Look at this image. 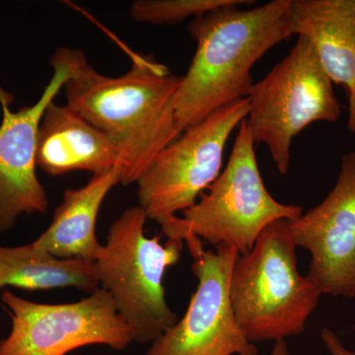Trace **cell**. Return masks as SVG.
<instances>
[{"mask_svg":"<svg viewBox=\"0 0 355 355\" xmlns=\"http://www.w3.org/2000/svg\"><path fill=\"white\" fill-rule=\"evenodd\" d=\"M70 64L71 76L64 85L67 106L116 147L121 184H137L154 158L182 135L175 110L182 76L139 55L118 77L100 73L74 49Z\"/></svg>","mask_w":355,"mask_h":355,"instance_id":"6da1fadb","label":"cell"},{"mask_svg":"<svg viewBox=\"0 0 355 355\" xmlns=\"http://www.w3.org/2000/svg\"><path fill=\"white\" fill-rule=\"evenodd\" d=\"M291 7V0H273L252 9L224 7L191 21L197 49L175 98L182 132L248 97L256 62L295 35Z\"/></svg>","mask_w":355,"mask_h":355,"instance_id":"7a4b0ae2","label":"cell"},{"mask_svg":"<svg viewBox=\"0 0 355 355\" xmlns=\"http://www.w3.org/2000/svg\"><path fill=\"white\" fill-rule=\"evenodd\" d=\"M237 130L227 164L214 184L182 216L161 227L167 239L186 243L193 258L205 250L202 241L247 254L272 222L294 221L303 214L302 207L284 205L268 193L246 120Z\"/></svg>","mask_w":355,"mask_h":355,"instance_id":"3957f363","label":"cell"},{"mask_svg":"<svg viewBox=\"0 0 355 355\" xmlns=\"http://www.w3.org/2000/svg\"><path fill=\"white\" fill-rule=\"evenodd\" d=\"M289 221L272 222L231 275V303L240 328L251 343L286 340L302 333L323 295L297 268Z\"/></svg>","mask_w":355,"mask_h":355,"instance_id":"277c9868","label":"cell"},{"mask_svg":"<svg viewBox=\"0 0 355 355\" xmlns=\"http://www.w3.org/2000/svg\"><path fill=\"white\" fill-rule=\"evenodd\" d=\"M142 207L125 209L113 222L95 261L100 287L114 300L130 327L133 342L153 343L178 322L163 286L168 268L181 258L184 242L160 236L147 237Z\"/></svg>","mask_w":355,"mask_h":355,"instance_id":"5b68a950","label":"cell"},{"mask_svg":"<svg viewBox=\"0 0 355 355\" xmlns=\"http://www.w3.org/2000/svg\"><path fill=\"white\" fill-rule=\"evenodd\" d=\"M248 128L254 144L268 147L282 175L288 173L293 139L318 121L335 123L342 116L331 80L314 46L305 37L248 95Z\"/></svg>","mask_w":355,"mask_h":355,"instance_id":"8992f818","label":"cell"},{"mask_svg":"<svg viewBox=\"0 0 355 355\" xmlns=\"http://www.w3.org/2000/svg\"><path fill=\"white\" fill-rule=\"evenodd\" d=\"M249 113L248 98L187 128L154 158L137 184L139 207L161 227L191 209L222 171L230 135Z\"/></svg>","mask_w":355,"mask_h":355,"instance_id":"52a82bcc","label":"cell"},{"mask_svg":"<svg viewBox=\"0 0 355 355\" xmlns=\"http://www.w3.org/2000/svg\"><path fill=\"white\" fill-rule=\"evenodd\" d=\"M1 299L12 328L0 342V355H67L95 345L121 350L133 342L130 327L102 287L64 304L33 302L10 291Z\"/></svg>","mask_w":355,"mask_h":355,"instance_id":"ba28073f","label":"cell"},{"mask_svg":"<svg viewBox=\"0 0 355 355\" xmlns=\"http://www.w3.org/2000/svg\"><path fill=\"white\" fill-rule=\"evenodd\" d=\"M240 254L219 245L193 258L198 279L181 320L151 343L146 355H258L236 319L231 303V275Z\"/></svg>","mask_w":355,"mask_h":355,"instance_id":"9c48e42d","label":"cell"},{"mask_svg":"<svg viewBox=\"0 0 355 355\" xmlns=\"http://www.w3.org/2000/svg\"><path fill=\"white\" fill-rule=\"evenodd\" d=\"M70 55L69 48L53 53V76L32 106L11 111L12 95L0 87V233L12 229L22 214H44L48 209V196L36 174L38 130L46 107L71 76Z\"/></svg>","mask_w":355,"mask_h":355,"instance_id":"30bf717a","label":"cell"},{"mask_svg":"<svg viewBox=\"0 0 355 355\" xmlns=\"http://www.w3.org/2000/svg\"><path fill=\"white\" fill-rule=\"evenodd\" d=\"M298 247L311 254L307 275L322 294L355 297V153L343 154L326 198L289 221Z\"/></svg>","mask_w":355,"mask_h":355,"instance_id":"8fae6325","label":"cell"},{"mask_svg":"<svg viewBox=\"0 0 355 355\" xmlns=\"http://www.w3.org/2000/svg\"><path fill=\"white\" fill-rule=\"evenodd\" d=\"M36 160L37 167L51 176L74 171L97 175L121 167L113 142L80 114L55 101L40 123Z\"/></svg>","mask_w":355,"mask_h":355,"instance_id":"7c38bea8","label":"cell"},{"mask_svg":"<svg viewBox=\"0 0 355 355\" xmlns=\"http://www.w3.org/2000/svg\"><path fill=\"white\" fill-rule=\"evenodd\" d=\"M294 33L305 37L333 83L345 89L355 132V0H291Z\"/></svg>","mask_w":355,"mask_h":355,"instance_id":"4fadbf2b","label":"cell"},{"mask_svg":"<svg viewBox=\"0 0 355 355\" xmlns=\"http://www.w3.org/2000/svg\"><path fill=\"white\" fill-rule=\"evenodd\" d=\"M120 166L93 175L87 184L65 191L48 229L35 240V246L60 259L95 263L103 244L96 236L98 214L110 191L121 184Z\"/></svg>","mask_w":355,"mask_h":355,"instance_id":"5bb4252c","label":"cell"},{"mask_svg":"<svg viewBox=\"0 0 355 355\" xmlns=\"http://www.w3.org/2000/svg\"><path fill=\"white\" fill-rule=\"evenodd\" d=\"M15 286L25 291L74 287L86 293L100 288L95 263L60 259L35 246H0V289Z\"/></svg>","mask_w":355,"mask_h":355,"instance_id":"9a60e30c","label":"cell"},{"mask_svg":"<svg viewBox=\"0 0 355 355\" xmlns=\"http://www.w3.org/2000/svg\"><path fill=\"white\" fill-rule=\"evenodd\" d=\"M252 0H137L130 7V16L139 23L176 24L189 18L202 17L224 7L254 4Z\"/></svg>","mask_w":355,"mask_h":355,"instance_id":"2e32d148","label":"cell"},{"mask_svg":"<svg viewBox=\"0 0 355 355\" xmlns=\"http://www.w3.org/2000/svg\"><path fill=\"white\" fill-rule=\"evenodd\" d=\"M321 338L324 347L331 355H355L354 350H350L343 345L340 336L329 328H323L321 331Z\"/></svg>","mask_w":355,"mask_h":355,"instance_id":"e0dca14e","label":"cell"},{"mask_svg":"<svg viewBox=\"0 0 355 355\" xmlns=\"http://www.w3.org/2000/svg\"><path fill=\"white\" fill-rule=\"evenodd\" d=\"M270 355H291L286 340L275 342V345H273Z\"/></svg>","mask_w":355,"mask_h":355,"instance_id":"ac0fdd59","label":"cell"}]
</instances>
